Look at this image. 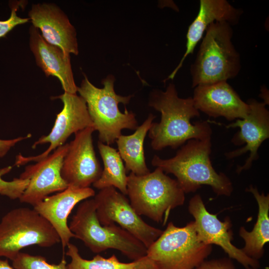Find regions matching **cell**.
<instances>
[{"label": "cell", "mask_w": 269, "mask_h": 269, "mask_svg": "<svg viewBox=\"0 0 269 269\" xmlns=\"http://www.w3.org/2000/svg\"><path fill=\"white\" fill-rule=\"evenodd\" d=\"M148 105L161 114L159 123H152L148 131L153 150L176 149L190 139L211 138L212 131L207 121L191 123L192 118L200 116L199 111L192 97H178L174 84L170 83L165 91L153 90Z\"/></svg>", "instance_id": "cell-1"}, {"label": "cell", "mask_w": 269, "mask_h": 269, "mask_svg": "<svg viewBox=\"0 0 269 269\" xmlns=\"http://www.w3.org/2000/svg\"><path fill=\"white\" fill-rule=\"evenodd\" d=\"M211 147V138L190 139L174 156L162 159L155 155L151 163L165 173L174 175L185 193L208 185L217 195L230 196L233 191L232 183L225 173H217L213 168L210 157Z\"/></svg>", "instance_id": "cell-2"}, {"label": "cell", "mask_w": 269, "mask_h": 269, "mask_svg": "<svg viewBox=\"0 0 269 269\" xmlns=\"http://www.w3.org/2000/svg\"><path fill=\"white\" fill-rule=\"evenodd\" d=\"M232 26L225 21L211 23L206 30L190 66L192 87L235 78L241 68V58L233 44Z\"/></svg>", "instance_id": "cell-3"}, {"label": "cell", "mask_w": 269, "mask_h": 269, "mask_svg": "<svg viewBox=\"0 0 269 269\" xmlns=\"http://www.w3.org/2000/svg\"><path fill=\"white\" fill-rule=\"evenodd\" d=\"M115 78L109 75L103 79L102 88L93 85L84 75L77 92L86 101L90 117L95 131L98 132L99 141L107 145L115 142L123 129L135 130L138 127L135 115L126 108L122 113L119 104H128L134 95L122 96L114 90Z\"/></svg>", "instance_id": "cell-4"}, {"label": "cell", "mask_w": 269, "mask_h": 269, "mask_svg": "<svg viewBox=\"0 0 269 269\" xmlns=\"http://www.w3.org/2000/svg\"><path fill=\"white\" fill-rule=\"evenodd\" d=\"M127 187V195L137 214L157 223L165 225L170 211L184 203L185 193L177 180L159 167L143 175L131 172Z\"/></svg>", "instance_id": "cell-5"}, {"label": "cell", "mask_w": 269, "mask_h": 269, "mask_svg": "<svg viewBox=\"0 0 269 269\" xmlns=\"http://www.w3.org/2000/svg\"><path fill=\"white\" fill-rule=\"evenodd\" d=\"M69 228L94 253L115 249L133 261L146 255V247L127 231L115 224H100L93 198L79 204Z\"/></svg>", "instance_id": "cell-6"}, {"label": "cell", "mask_w": 269, "mask_h": 269, "mask_svg": "<svg viewBox=\"0 0 269 269\" xmlns=\"http://www.w3.org/2000/svg\"><path fill=\"white\" fill-rule=\"evenodd\" d=\"M212 251V245L199 239L193 221L182 227L170 222L146 256L159 269H194Z\"/></svg>", "instance_id": "cell-7"}, {"label": "cell", "mask_w": 269, "mask_h": 269, "mask_svg": "<svg viewBox=\"0 0 269 269\" xmlns=\"http://www.w3.org/2000/svg\"><path fill=\"white\" fill-rule=\"evenodd\" d=\"M60 242L54 228L33 208L12 209L0 221V258L12 261L24 248H48Z\"/></svg>", "instance_id": "cell-8"}, {"label": "cell", "mask_w": 269, "mask_h": 269, "mask_svg": "<svg viewBox=\"0 0 269 269\" xmlns=\"http://www.w3.org/2000/svg\"><path fill=\"white\" fill-rule=\"evenodd\" d=\"M93 198L97 217L102 225L117 223L141 242L147 249L163 231L144 221L126 195L114 187L100 190Z\"/></svg>", "instance_id": "cell-9"}, {"label": "cell", "mask_w": 269, "mask_h": 269, "mask_svg": "<svg viewBox=\"0 0 269 269\" xmlns=\"http://www.w3.org/2000/svg\"><path fill=\"white\" fill-rule=\"evenodd\" d=\"M54 99L61 100L63 104V109L57 115L50 133L40 137L32 146V148H35L39 144L49 143V147L42 153L35 156L25 157L18 154L15 165L20 166L30 161L38 162L64 144L72 134H75L87 127H94L86 101L82 97L78 96L77 94L64 92Z\"/></svg>", "instance_id": "cell-10"}, {"label": "cell", "mask_w": 269, "mask_h": 269, "mask_svg": "<svg viewBox=\"0 0 269 269\" xmlns=\"http://www.w3.org/2000/svg\"><path fill=\"white\" fill-rule=\"evenodd\" d=\"M188 211L194 218L195 230L201 242L219 246L229 258L236 260L245 269L260 268L259 261L249 257L242 249L232 244V223L229 217L221 221L216 214L210 213L199 194H196L190 199Z\"/></svg>", "instance_id": "cell-11"}, {"label": "cell", "mask_w": 269, "mask_h": 269, "mask_svg": "<svg viewBox=\"0 0 269 269\" xmlns=\"http://www.w3.org/2000/svg\"><path fill=\"white\" fill-rule=\"evenodd\" d=\"M94 127H89L75 134L69 143L62 165L61 175L68 187H90L99 179L102 169L94 150L92 134Z\"/></svg>", "instance_id": "cell-12"}, {"label": "cell", "mask_w": 269, "mask_h": 269, "mask_svg": "<svg viewBox=\"0 0 269 269\" xmlns=\"http://www.w3.org/2000/svg\"><path fill=\"white\" fill-rule=\"evenodd\" d=\"M69 143L59 147L44 158L25 167L19 178L29 183L19 198L21 203L34 206L51 194L68 187L61 170Z\"/></svg>", "instance_id": "cell-13"}, {"label": "cell", "mask_w": 269, "mask_h": 269, "mask_svg": "<svg viewBox=\"0 0 269 269\" xmlns=\"http://www.w3.org/2000/svg\"><path fill=\"white\" fill-rule=\"evenodd\" d=\"M250 110L243 119H238L235 122L227 126V128H240V131L233 137L231 141L236 145L245 144L244 147L225 154L227 159H232L249 151L250 155L245 163L237 167L238 173L249 169L254 161L259 158L258 149L261 144L269 137V112L264 102H259L250 99L247 102Z\"/></svg>", "instance_id": "cell-14"}, {"label": "cell", "mask_w": 269, "mask_h": 269, "mask_svg": "<svg viewBox=\"0 0 269 269\" xmlns=\"http://www.w3.org/2000/svg\"><path fill=\"white\" fill-rule=\"evenodd\" d=\"M195 107L209 117H223L229 121L245 118L249 105L227 83L221 81L195 87L192 97Z\"/></svg>", "instance_id": "cell-15"}, {"label": "cell", "mask_w": 269, "mask_h": 269, "mask_svg": "<svg viewBox=\"0 0 269 269\" xmlns=\"http://www.w3.org/2000/svg\"><path fill=\"white\" fill-rule=\"evenodd\" d=\"M28 16L32 25L40 30L46 42L69 54H78L75 28L58 6L52 3L33 4Z\"/></svg>", "instance_id": "cell-16"}, {"label": "cell", "mask_w": 269, "mask_h": 269, "mask_svg": "<svg viewBox=\"0 0 269 269\" xmlns=\"http://www.w3.org/2000/svg\"><path fill=\"white\" fill-rule=\"evenodd\" d=\"M95 195V191L90 187H68L62 191L46 197L33 206V209L54 228L64 250L70 243V239L75 238L67 223L69 215L78 203Z\"/></svg>", "instance_id": "cell-17"}, {"label": "cell", "mask_w": 269, "mask_h": 269, "mask_svg": "<svg viewBox=\"0 0 269 269\" xmlns=\"http://www.w3.org/2000/svg\"><path fill=\"white\" fill-rule=\"evenodd\" d=\"M243 13L242 9L235 7L226 0H200L198 12L187 30L185 53L179 64L164 82L173 79L186 57L193 53L195 47L211 23L225 21L233 26L239 22Z\"/></svg>", "instance_id": "cell-18"}, {"label": "cell", "mask_w": 269, "mask_h": 269, "mask_svg": "<svg viewBox=\"0 0 269 269\" xmlns=\"http://www.w3.org/2000/svg\"><path fill=\"white\" fill-rule=\"evenodd\" d=\"M29 33V47L37 66L47 77L58 78L64 92L77 94L78 87L74 79L70 54L46 42L33 25L30 27Z\"/></svg>", "instance_id": "cell-19"}, {"label": "cell", "mask_w": 269, "mask_h": 269, "mask_svg": "<svg viewBox=\"0 0 269 269\" xmlns=\"http://www.w3.org/2000/svg\"><path fill=\"white\" fill-rule=\"evenodd\" d=\"M257 201L258 213L253 230L247 231L244 227L239 231V236L245 242L242 250L249 257L259 261L264 255L265 245L269 242V195L260 193L256 187L250 185L246 189Z\"/></svg>", "instance_id": "cell-20"}, {"label": "cell", "mask_w": 269, "mask_h": 269, "mask_svg": "<svg viewBox=\"0 0 269 269\" xmlns=\"http://www.w3.org/2000/svg\"><path fill=\"white\" fill-rule=\"evenodd\" d=\"M155 117L150 114L134 134L129 135L121 134L116 140L118 152L125 163L127 172L131 171L138 176L150 172L145 162L143 143Z\"/></svg>", "instance_id": "cell-21"}, {"label": "cell", "mask_w": 269, "mask_h": 269, "mask_svg": "<svg viewBox=\"0 0 269 269\" xmlns=\"http://www.w3.org/2000/svg\"><path fill=\"white\" fill-rule=\"evenodd\" d=\"M98 148L104 164L100 177L93 186L99 190L114 187L127 195V171L118 151L98 141Z\"/></svg>", "instance_id": "cell-22"}, {"label": "cell", "mask_w": 269, "mask_h": 269, "mask_svg": "<svg viewBox=\"0 0 269 269\" xmlns=\"http://www.w3.org/2000/svg\"><path fill=\"white\" fill-rule=\"evenodd\" d=\"M67 247L66 255L71 259L70 262L67 265V269H134L135 261L121 262L114 254L108 258L97 255L88 260L81 256L75 245L70 243Z\"/></svg>", "instance_id": "cell-23"}, {"label": "cell", "mask_w": 269, "mask_h": 269, "mask_svg": "<svg viewBox=\"0 0 269 269\" xmlns=\"http://www.w3.org/2000/svg\"><path fill=\"white\" fill-rule=\"evenodd\" d=\"M14 269H67L64 258L58 264H50L41 256H33L19 252L12 261Z\"/></svg>", "instance_id": "cell-24"}, {"label": "cell", "mask_w": 269, "mask_h": 269, "mask_svg": "<svg viewBox=\"0 0 269 269\" xmlns=\"http://www.w3.org/2000/svg\"><path fill=\"white\" fill-rule=\"evenodd\" d=\"M25 1H14L9 3L11 9L10 16L5 20H0V38H5L6 35L16 26L22 24L30 20L29 18H21L16 14V11L25 5Z\"/></svg>", "instance_id": "cell-25"}, {"label": "cell", "mask_w": 269, "mask_h": 269, "mask_svg": "<svg viewBox=\"0 0 269 269\" xmlns=\"http://www.w3.org/2000/svg\"><path fill=\"white\" fill-rule=\"evenodd\" d=\"M28 183V179L19 177L11 181H5L0 176V195L12 200L19 199Z\"/></svg>", "instance_id": "cell-26"}, {"label": "cell", "mask_w": 269, "mask_h": 269, "mask_svg": "<svg viewBox=\"0 0 269 269\" xmlns=\"http://www.w3.org/2000/svg\"><path fill=\"white\" fill-rule=\"evenodd\" d=\"M194 269H237L232 259L228 258L205 260Z\"/></svg>", "instance_id": "cell-27"}, {"label": "cell", "mask_w": 269, "mask_h": 269, "mask_svg": "<svg viewBox=\"0 0 269 269\" xmlns=\"http://www.w3.org/2000/svg\"><path fill=\"white\" fill-rule=\"evenodd\" d=\"M31 135V134H28L24 137H18L10 139H0V157L1 158L4 156L8 151L16 143L23 139L29 138Z\"/></svg>", "instance_id": "cell-28"}, {"label": "cell", "mask_w": 269, "mask_h": 269, "mask_svg": "<svg viewBox=\"0 0 269 269\" xmlns=\"http://www.w3.org/2000/svg\"><path fill=\"white\" fill-rule=\"evenodd\" d=\"M134 269H159L146 256L135 261Z\"/></svg>", "instance_id": "cell-29"}, {"label": "cell", "mask_w": 269, "mask_h": 269, "mask_svg": "<svg viewBox=\"0 0 269 269\" xmlns=\"http://www.w3.org/2000/svg\"><path fill=\"white\" fill-rule=\"evenodd\" d=\"M0 269H14L12 266H11L9 263L8 260H1L0 259Z\"/></svg>", "instance_id": "cell-30"}]
</instances>
